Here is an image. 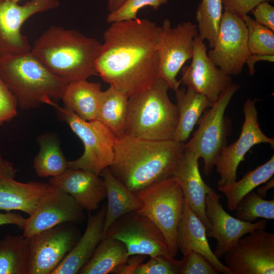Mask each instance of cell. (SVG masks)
I'll use <instances>...</instances> for the list:
<instances>
[{
	"label": "cell",
	"mask_w": 274,
	"mask_h": 274,
	"mask_svg": "<svg viewBox=\"0 0 274 274\" xmlns=\"http://www.w3.org/2000/svg\"><path fill=\"white\" fill-rule=\"evenodd\" d=\"M111 24L103 34L96 69L104 82L129 98L159 78L161 27L138 18Z\"/></svg>",
	"instance_id": "cell-1"
},
{
	"label": "cell",
	"mask_w": 274,
	"mask_h": 274,
	"mask_svg": "<svg viewBox=\"0 0 274 274\" xmlns=\"http://www.w3.org/2000/svg\"><path fill=\"white\" fill-rule=\"evenodd\" d=\"M184 144L174 140L152 141L124 135L115 141L113 160L109 168L135 194L173 176Z\"/></svg>",
	"instance_id": "cell-2"
},
{
	"label": "cell",
	"mask_w": 274,
	"mask_h": 274,
	"mask_svg": "<svg viewBox=\"0 0 274 274\" xmlns=\"http://www.w3.org/2000/svg\"><path fill=\"white\" fill-rule=\"evenodd\" d=\"M101 44L80 31L52 26L34 42L31 53L52 74L67 84L98 75L96 60Z\"/></svg>",
	"instance_id": "cell-3"
},
{
	"label": "cell",
	"mask_w": 274,
	"mask_h": 274,
	"mask_svg": "<svg viewBox=\"0 0 274 274\" xmlns=\"http://www.w3.org/2000/svg\"><path fill=\"white\" fill-rule=\"evenodd\" d=\"M0 78L21 110L61 100L67 83L49 72L31 53L0 60Z\"/></svg>",
	"instance_id": "cell-4"
},
{
	"label": "cell",
	"mask_w": 274,
	"mask_h": 274,
	"mask_svg": "<svg viewBox=\"0 0 274 274\" xmlns=\"http://www.w3.org/2000/svg\"><path fill=\"white\" fill-rule=\"evenodd\" d=\"M169 88L158 78L150 88L128 98L125 135L152 141L173 140L179 112L168 97Z\"/></svg>",
	"instance_id": "cell-5"
},
{
	"label": "cell",
	"mask_w": 274,
	"mask_h": 274,
	"mask_svg": "<svg viewBox=\"0 0 274 274\" xmlns=\"http://www.w3.org/2000/svg\"><path fill=\"white\" fill-rule=\"evenodd\" d=\"M45 104L55 109L59 118L68 124L83 144L82 155L76 160L67 161V168L84 169L99 176L113 162L116 140L114 134L99 121L84 120L57 102L47 100Z\"/></svg>",
	"instance_id": "cell-6"
},
{
	"label": "cell",
	"mask_w": 274,
	"mask_h": 274,
	"mask_svg": "<svg viewBox=\"0 0 274 274\" xmlns=\"http://www.w3.org/2000/svg\"><path fill=\"white\" fill-rule=\"evenodd\" d=\"M143 203L135 211L151 220L162 232L171 255L175 258L179 251L177 229L185 199L177 179L171 177L158 181L135 194Z\"/></svg>",
	"instance_id": "cell-7"
},
{
	"label": "cell",
	"mask_w": 274,
	"mask_h": 274,
	"mask_svg": "<svg viewBox=\"0 0 274 274\" xmlns=\"http://www.w3.org/2000/svg\"><path fill=\"white\" fill-rule=\"evenodd\" d=\"M232 83L221 92L218 99L202 114L198 127L184 148L193 152L203 161V173L209 176L224 148L230 133V124L225 117V110L234 94L239 89Z\"/></svg>",
	"instance_id": "cell-8"
},
{
	"label": "cell",
	"mask_w": 274,
	"mask_h": 274,
	"mask_svg": "<svg viewBox=\"0 0 274 274\" xmlns=\"http://www.w3.org/2000/svg\"><path fill=\"white\" fill-rule=\"evenodd\" d=\"M104 237L122 242L129 256H161L169 259H175L159 228L149 218L135 211L125 214L116 220L107 229Z\"/></svg>",
	"instance_id": "cell-9"
},
{
	"label": "cell",
	"mask_w": 274,
	"mask_h": 274,
	"mask_svg": "<svg viewBox=\"0 0 274 274\" xmlns=\"http://www.w3.org/2000/svg\"><path fill=\"white\" fill-rule=\"evenodd\" d=\"M161 27L158 46L159 78L175 90L181 83L176 78L178 73L193 56L194 39L198 34L197 25L188 21L173 28L171 22L165 18Z\"/></svg>",
	"instance_id": "cell-10"
},
{
	"label": "cell",
	"mask_w": 274,
	"mask_h": 274,
	"mask_svg": "<svg viewBox=\"0 0 274 274\" xmlns=\"http://www.w3.org/2000/svg\"><path fill=\"white\" fill-rule=\"evenodd\" d=\"M250 54L244 20L224 9L214 46L208 53L209 58L231 76L242 72Z\"/></svg>",
	"instance_id": "cell-11"
},
{
	"label": "cell",
	"mask_w": 274,
	"mask_h": 274,
	"mask_svg": "<svg viewBox=\"0 0 274 274\" xmlns=\"http://www.w3.org/2000/svg\"><path fill=\"white\" fill-rule=\"evenodd\" d=\"M58 0H30L20 5L0 0V60L31 51L27 37L21 32L23 23L34 14L58 7Z\"/></svg>",
	"instance_id": "cell-12"
},
{
	"label": "cell",
	"mask_w": 274,
	"mask_h": 274,
	"mask_svg": "<svg viewBox=\"0 0 274 274\" xmlns=\"http://www.w3.org/2000/svg\"><path fill=\"white\" fill-rule=\"evenodd\" d=\"M223 257L233 274H273L274 234L265 229L252 230Z\"/></svg>",
	"instance_id": "cell-13"
},
{
	"label": "cell",
	"mask_w": 274,
	"mask_h": 274,
	"mask_svg": "<svg viewBox=\"0 0 274 274\" xmlns=\"http://www.w3.org/2000/svg\"><path fill=\"white\" fill-rule=\"evenodd\" d=\"M76 224L66 222L29 237V274H51L80 237Z\"/></svg>",
	"instance_id": "cell-14"
},
{
	"label": "cell",
	"mask_w": 274,
	"mask_h": 274,
	"mask_svg": "<svg viewBox=\"0 0 274 274\" xmlns=\"http://www.w3.org/2000/svg\"><path fill=\"white\" fill-rule=\"evenodd\" d=\"M256 101V98L246 100L243 106L244 121L240 135L235 142L224 148L215 164L220 176L218 186L236 180L237 167L253 146L264 143L274 147V139L266 136L260 128Z\"/></svg>",
	"instance_id": "cell-15"
},
{
	"label": "cell",
	"mask_w": 274,
	"mask_h": 274,
	"mask_svg": "<svg viewBox=\"0 0 274 274\" xmlns=\"http://www.w3.org/2000/svg\"><path fill=\"white\" fill-rule=\"evenodd\" d=\"M220 198V195L211 187L205 198L206 214L210 225L207 235L217 240L213 252L219 260L240 238L252 230L265 229L267 225L264 219L252 223L233 217L223 208Z\"/></svg>",
	"instance_id": "cell-16"
},
{
	"label": "cell",
	"mask_w": 274,
	"mask_h": 274,
	"mask_svg": "<svg viewBox=\"0 0 274 274\" xmlns=\"http://www.w3.org/2000/svg\"><path fill=\"white\" fill-rule=\"evenodd\" d=\"M192 62L181 68L180 82L187 88L205 96L214 103L222 91L230 86V76L215 65L210 59L203 40L197 34L194 39Z\"/></svg>",
	"instance_id": "cell-17"
},
{
	"label": "cell",
	"mask_w": 274,
	"mask_h": 274,
	"mask_svg": "<svg viewBox=\"0 0 274 274\" xmlns=\"http://www.w3.org/2000/svg\"><path fill=\"white\" fill-rule=\"evenodd\" d=\"M17 170L0 154V211H19L30 216L55 187L49 183L18 182L15 179Z\"/></svg>",
	"instance_id": "cell-18"
},
{
	"label": "cell",
	"mask_w": 274,
	"mask_h": 274,
	"mask_svg": "<svg viewBox=\"0 0 274 274\" xmlns=\"http://www.w3.org/2000/svg\"><path fill=\"white\" fill-rule=\"evenodd\" d=\"M85 218L83 209L76 200L55 187L44 197L35 212L26 218L23 235L29 237L64 223H81Z\"/></svg>",
	"instance_id": "cell-19"
},
{
	"label": "cell",
	"mask_w": 274,
	"mask_h": 274,
	"mask_svg": "<svg viewBox=\"0 0 274 274\" xmlns=\"http://www.w3.org/2000/svg\"><path fill=\"white\" fill-rule=\"evenodd\" d=\"M49 183L70 194L82 208L90 212L97 210L107 196L102 178L84 169L67 168L61 174L50 177Z\"/></svg>",
	"instance_id": "cell-20"
},
{
	"label": "cell",
	"mask_w": 274,
	"mask_h": 274,
	"mask_svg": "<svg viewBox=\"0 0 274 274\" xmlns=\"http://www.w3.org/2000/svg\"><path fill=\"white\" fill-rule=\"evenodd\" d=\"M199 159L193 152L184 148L172 177L178 181L185 201L201 220L207 232L210 225L206 214L205 198L211 187L201 177Z\"/></svg>",
	"instance_id": "cell-21"
},
{
	"label": "cell",
	"mask_w": 274,
	"mask_h": 274,
	"mask_svg": "<svg viewBox=\"0 0 274 274\" xmlns=\"http://www.w3.org/2000/svg\"><path fill=\"white\" fill-rule=\"evenodd\" d=\"M206 229L199 218L185 201L177 229V245L183 254L193 251L203 255L219 273L233 274L215 256L208 240Z\"/></svg>",
	"instance_id": "cell-22"
},
{
	"label": "cell",
	"mask_w": 274,
	"mask_h": 274,
	"mask_svg": "<svg viewBox=\"0 0 274 274\" xmlns=\"http://www.w3.org/2000/svg\"><path fill=\"white\" fill-rule=\"evenodd\" d=\"M104 205L94 215L89 212L84 234L51 274H77L88 261L102 238L106 211Z\"/></svg>",
	"instance_id": "cell-23"
},
{
	"label": "cell",
	"mask_w": 274,
	"mask_h": 274,
	"mask_svg": "<svg viewBox=\"0 0 274 274\" xmlns=\"http://www.w3.org/2000/svg\"><path fill=\"white\" fill-rule=\"evenodd\" d=\"M99 176L104 181L108 198L103 237L109 227L116 220L129 212L138 211L143 207V203L112 174L109 167L104 168Z\"/></svg>",
	"instance_id": "cell-24"
},
{
	"label": "cell",
	"mask_w": 274,
	"mask_h": 274,
	"mask_svg": "<svg viewBox=\"0 0 274 274\" xmlns=\"http://www.w3.org/2000/svg\"><path fill=\"white\" fill-rule=\"evenodd\" d=\"M175 91L179 119L173 140L184 143L203 112L213 103L203 95L189 88L179 87Z\"/></svg>",
	"instance_id": "cell-25"
},
{
	"label": "cell",
	"mask_w": 274,
	"mask_h": 274,
	"mask_svg": "<svg viewBox=\"0 0 274 274\" xmlns=\"http://www.w3.org/2000/svg\"><path fill=\"white\" fill-rule=\"evenodd\" d=\"M130 256L124 244L118 239L102 238L88 261L79 274L119 273Z\"/></svg>",
	"instance_id": "cell-26"
},
{
	"label": "cell",
	"mask_w": 274,
	"mask_h": 274,
	"mask_svg": "<svg viewBox=\"0 0 274 274\" xmlns=\"http://www.w3.org/2000/svg\"><path fill=\"white\" fill-rule=\"evenodd\" d=\"M101 91L99 83L79 80L67 84L61 100L64 107L79 117L92 121L96 118Z\"/></svg>",
	"instance_id": "cell-27"
},
{
	"label": "cell",
	"mask_w": 274,
	"mask_h": 274,
	"mask_svg": "<svg viewBox=\"0 0 274 274\" xmlns=\"http://www.w3.org/2000/svg\"><path fill=\"white\" fill-rule=\"evenodd\" d=\"M128 98L111 86L100 93L95 120L108 127L116 139L125 135Z\"/></svg>",
	"instance_id": "cell-28"
},
{
	"label": "cell",
	"mask_w": 274,
	"mask_h": 274,
	"mask_svg": "<svg viewBox=\"0 0 274 274\" xmlns=\"http://www.w3.org/2000/svg\"><path fill=\"white\" fill-rule=\"evenodd\" d=\"M30 263L27 237L7 234L0 241V274H29Z\"/></svg>",
	"instance_id": "cell-29"
},
{
	"label": "cell",
	"mask_w": 274,
	"mask_h": 274,
	"mask_svg": "<svg viewBox=\"0 0 274 274\" xmlns=\"http://www.w3.org/2000/svg\"><path fill=\"white\" fill-rule=\"evenodd\" d=\"M274 174V156L264 164L248 172L241 179L218 187L227 198V207L234 211L239 201L248 193L264 184Z\"/></svg>",
	"instance_id": "cell-30"
},
{
	"label": "cell",
	"mask_w": 274,
	"mask_h": 274,
	"mask_svg": "<svg viewBox=\"0 0 274 274\" xmlns=\"http://www.w3.org/2000/svg\"><path fill=\"white\" fill-rule=\"evenodd\" d=\"M40 150L33 161V167L38 176L55 177L67 168V161L62 153L59 140L55 134H42L38 137Z\"/></svg>",
	"instance_id": "cell-31"
},
{
	"label": "cell",
	"mask_w": 274,
	"mask_h": 274,
	"mask_svg": "<svg viewBox=\"0 0 274 274\" xmlns=\"http://www.w3.org/2000/svg\"><path fill=\"white\" fill-rule=\"evenodd\" d=\"M221 0H202L196 13L199 36L209 42L212 48L217 36L222 16Z\"/></svg>",
	"instance_id": "cell-32"
},
{
	"label": "cell",
	"mask_w": 274,
	"mask_h": 274,
	"mask_svg": "<svg viewBox=\"0 0 274 274\" xmlns=\"http://www.w3.org/2000/svg\"><path fill=\"white\" fill-rule=\"evenodd\" d=\"M237 219L252 222L260 218L274 219V199L265 200L253 190L246 194L235 210Z\"/></svg>",
	"instance_id": "cell-33"
},
{
	"label": "cell",
	"mask_w": 274,
	"mask_h": 274,
	"mask_svg": "<svg viewBox=\"0 0 274 274\" xmlns=\"http://www.w3.org/2000/svg\"><path fill=\"white\" fill-rule=\"evenodd\" d=\"M244 20L248 29L250 53L274 55V31L260 24L248 15Z\"/></svg>",
	"instance_id": "cell-34"
},
{
	"label": "cell",
	"mask_w": 274,
	"mask_h": 274,
	"mask_svg": "<svg viewBox=\"0 0 274 274\" xmlns=\"http://www.w3.org/2000/svg\"><path fill=\"white\" fill-rule=\"evenodd\" d=\"M167 2L168 0H126L117 10L108 14L107 21L112 23L135 19L141 9L148 6L156 10Z\"/></svg>",
	"instance_id": "cell-35"
},
{
	"label": "cell",
	"mask_w": 274,
	"mask_h": 274,
	"mask_svg": "<svg viewBox=\"0 0 274 274\" xmlns=\"http://www.w3.org/2000/svg\"><path fill=\"white\" fill-rule=\"evenodd\" d=\"M179 274H219V273L201 254L189 251L178 260Z\"/></svg>",
	"instance_id": "cell-36"
},
{
	"label": "cell",
	"mask_w": 274,
	"mask_h": 274,
	"mask_svg": "<svg viewBox=\"0 0 274 274\" xmlns=\"http://www.w3.org/2000/svg\"><path fill=\"white\" fill-rule=\"evenodd\" d=\"M131 274H179L178 260L161 256L150 257L145 263L136 265Z\"/></svg>",
	"instance_id": "cell-37"
},
{
	"label": "cell",
	"mask_w": 274,
	"mask_h": 274,
	"mask_svg": "<svg viewBox=\"0 0 274 274\" xmlns=\"http://www.w3.org/2000/svg\"><path fill=\"white\" fill-rule=\"evenodd\" d=\"M17 107L15 97L0 78V125L16 116Z\"/></svg>",
	"instance_id": "cell-38"
},
{
	"label": "cell",
	"mask_w": 274,
	"mask_h": 274,
	"mask_svg": "<svg viewBox=\"0 0 274 274\" xmlns=\"http://www.w3.org/2000/svg\"><path fill=\"white\" fill-rule=\"evenodd\" d=\"M274 0H221L224 9L244 20V17L259 3Z\"/></svg>",
	"instance_id": "cell-39"
},
{
	"label": "cell",
	"mask_w": 274,
	"mask_h": 274,
	"mask_svg": "<svg viewBox=\"0 0 274 274\" xmlns=\"http://www.w3.org/2000/svg\"><path fill=\"white\" fill-rule=\"evenodd\" d=\"M251 12L257 22L274 31V8L268 2L259 3Z\"/></svg>",
	"instance_id": "cell-40"
},
{
	"label": "cell",
	"mask_w": 274,
	"mask_h": 274,
	"mask_svg": "<svg viewBox=\"0 0 274 274\" xmlns=\"http://www.w3.org/2000/svg\"><path fill=\"white\" fill-rule=\"evenodd\" d=\"M26 218L18 213L0 212V226L6 224H14L19 228L23 229Z\"/></svg>",
	"instance_id": "cell-41"
},
{
	"label": "cell",
	"mask_w": 274,
	"mask_h": 274,
	"mask_svg": "<svg viewBox=\"0 0 274 274\" xmlns=\"http://www.w3.org/2000/svg\"><path fill=\"white\" fill-rule=\"evenodd\" d=\"M266 61L270 62L274 61V55H263L258 54H250L246 63L248 66L249 73L250 76H253L255 73V64L258 61Z\"/></svg>",
	"instance_id": "cell-42"
},
{
	"label": "cell",
	"mask_w": 274,
	"mask_h": 274,
	"mask_svg": "<svg viewBox=\"0 0 274 274\" xmlns=\"http://www.w3.org/2000/svg\"><path fill=\"white\" fill-rule=\"evenodd\" d=\"M264 184L263 186L257 188L256 192L260 197L263 198L266 197L267 191L274 186L273 177H272Z\"/></svg>",
	"instance_id": "cell-43"
},
{
	"label": "cell",
	"mask_w": 274,
	"mask_h": 274,
	"mask_svg": "<svg viewBox=\"0 0 274 274\" xmlns=\"http://www.w3.org/2000/svg\"><path fill=\"white\" fill-rule=\"evenodd\" d=\"M126 0H108V9L110 13L117 10Z\"/></svg>",
	"instance_id": "cell-44"
},
{
	"label": "cell",
	"mask_w": 274,
	"mask_h": 274,
	"mask_svg": "<svg viewBox=\"0 0 274 274\" xmlns=\"http://www.w3.org/2000/svg\"><path fill=\"white\" fill-rule=\"evenodd\" d=\"M15 3H18L21 0H10Z\"/></svg>",
	"instance_id": "cell-45"
}]
</instances>
